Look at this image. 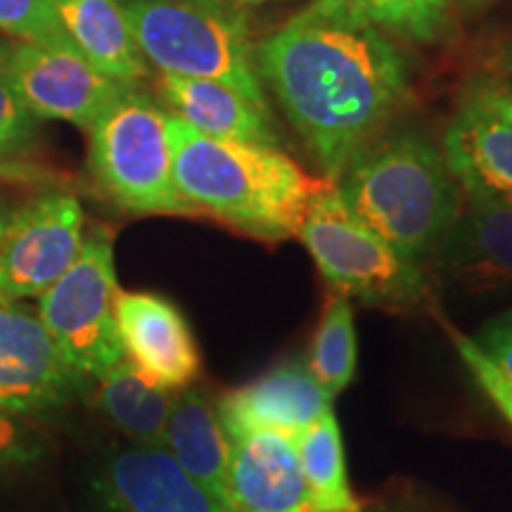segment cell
I'll list each match as a JSON object with an SVG mask.
<instances>
[{
	"instance_id": "30bf717a",
	"label": "cell",
	"mask_w": 512,
	"mask_h": 512,
	"mask_svg": "<svg viewBox=\"0 0 512 512\" xmlns=\"http://www.w3.org/2000/svg\"><path fill=\"white\" fill-rule=\"evenodd\" d=\"M5 76L38 119L88 128L133 83L112 79L76 48L22 43L10 48Z\"/></svg>"
},
{
	"instance_id": "ffe728a7",
	"label": "cell",
	"mask_w": 512,
	"mask_h": 512,
	"mask_svg": "<svg viewBox=\"0 0 512 512\" xmlns=\"http://www.w3.org/2000/svg\"><path fill=\"white\" fill-rule=\"evenodd\" d=\"M98 382V408L117 430L138 446L164 444L174 389L162 387L126 356Z\"/></svg>"
},
{
	"instance_id": "ba28073f",
	"label": "cell",
	"mask_w": 512,
	"mask_h": 512,
	"mask_svg": "<svg viewBox=\"0 0 512 512\" xmlns=\"http://www.w3.org/2000/svg\"><path fill=\"white\" fill-rule=\"evenodd\" d=\"M83 209L67 192H43L8 216L0 235V299H36L83 247Z\"/></svg>"
},
{
	"instance_id": "d6986e66",
	"label": "cell",
	"mask_w": 512,
	"mask_h": 512,
	"mask_svg": "<svg viewBox=\"0 0 512 512\" xmlns=\"http://www.w3.org/2000/svg\"><path fill=\"white\" fill-rule=\"evenodd\" d=\"M64 31L93 67L112 79L138 83L147 62L119 0H53Z\"/></svg>"
},
{
	"instance_id": "9a60e30c",
	"label": "cell",
	"mask_w": 512,
	"mask_h": 512,
	"mask_svg": "<svg viewBox=\"0 0 512 512\" xmlns=\"http://www.w3.org/2000/svg\"><path fill=\"white\" fill-rule=\"evenodd\" d=\"M332 399L335 396L316 380L309 363L290 358L245 387L228 392L216 406V415L226 437L252 430H275L297 437L332 408Z\"/></svg>"
},
{
	"instance_id": "7a4b0ae2",
	"label": "cell",
	"mask_w": 512,
	"mask_h": 512,
	"mask_svg": "<svg viewBox=\"0 0 512 512\" xmlns=\"http://www.w3.org/2000/svg\"><path fill=\"white\" fill-rule=\"evenodd\" d=\"M171 169L195 214H209L268 242L299 235L320 178L306 176L278 147L221 140L169 112Z\"/></svg>"
},
{
	"instance_id": "cb8c5ba5",
	"label": "cell",
	"mask_w": 512,
	"mask_h": 512,
	"mask_svg": "<svg viewBox=\"0 0 512 512\" xmlns=\"http://www.w3.org/2000/svg\"><path fill=\"white\" fill-rule=\"evenodd\" d=\"M46 451V437L31 415L0 406V484L34 470Z\"/></svg>"
},
{
	"instance_id": "3957f363",
	"label": "cell",
	"mask_w": 512,
	"mask_h": 512,
	"mask_svg": "<svg viewBox=\"0 0 512 512\" xmlns=\"http://www.w3.org/2000/svg\"><path fill=\"white\" fill-rule=\"evenodd\" d=\"M335 185L363 226L415 264L434 256L463 209L444 152L418 131L370 140Z\"/></svg>"
},
{
	"instance_id": "e575fe53",
	"label": "cell",
	"mask_w": 512,
	"mask_h": 512,
	"mask_svg": "<svg viewBox=\"0 0 512 512\" xmlns=\"http://www.w3.org/2000/svg\"><path fill=\"white\" fill-rule=\"evenodd\" d=\"M242 3H266V0H242Z\"/></svg>"
},
{
	"instance_id": "9c48e42d",
	"label": "cell",
	"mask_w": 512,
	"mask_h": 512,
	"mask_svg": "<svg viewBox=\"0 0 512 512\" xmlns=\"http://www.w3.org/2000/svg\"><path fill=\"white\" fill-rule=\"evenodd\" d=\"M83 512H235L207 494L162 446H119L95 460Z\"/></svg>"
},
{
	"instance_id": "5bb4252c",
	"label": "cell",
	"mask_w": 512,
	"mask_h": 512,
	"mask_svg": "<svg viewBox=\"0 0 512 512\" xmlns=\"http://www.w3.org/2000/svg\"><path fill=\"white\" fill-rule=\"evenodd\" d=\"M114 311L128 361L174 392L197 380L200 347L174 302L155 292H119Z\"/></svg>"
},
{
	"instance_id": "44dd1931",
	"label": "cell",
	"mask_w": 512,
	"mask_h": 512,
	"mask_svg": "<svg viewBox=\"0 0 512 512\" xmlns=\"http://www.w3.org/2000/svg\"><path fill=\"white\" fill-rule=\"evenodd\" d=\"M302 458L311 512H361V503L349 484L342 432L337 415L328 408L313 425L294 437Z\"/></svg>"
},
{
	"instance_id": "e0dca14e",
	"label": "cell",
	"mask_w": 512,
	"mask_h": 512,
	"mask_svg": "<svg viewBox=\"0 0 512 512\" xmlns=\"http://www.w3.org/2000/svg\"><path fill=\"white\" fill-rule=\"evenodd\" d=\"M157 88L162 100L171 107V114L188 121L192 128L207 136L247 145H280L273 114L259 110L254 102L226 83L162 74Z\"/></svg>"
},
{
	"instance_id": "f546056e",
	"label": "cell",
	"mask_w": 512,
	"mask_h": 512,
	"mask_svg": "<svg viewBox=\"0 0 512 512\" xmlns=\"http://www.w3.org/2000/svg\"><path fill=\"white\" fill-rule=\"evenodd\" d=\"M0 181L46 183L50 181V174L41 166L22 162V159H0Z\"/></svg>"
},
{
	"instance_id": "4dcf8cb0",
	"label": "cell",
	"mask_w": 512,
	"mask_h": 512,
	"mask_svg": "<svg viewBox=\"0 0 512 512\" xmlns=\"http://www.w3.org/2000/svg\"><path fill=\"white\" fill-rule=\"evenodd\" d=\"M496 0H458V5L467 12H479L484 8H489V5H494Z\"/></svg>"
},
{
	"instance_id": "1f68e13d",
	"label": "cell",
	"mask_w": 512,
	"mask_h": 512,
	"mask_svg": "<svg viewBox=\"0 0 512 512\" xmlns=\"http://www.w3.org/2000/svg\"><path fill=\"white\" fill-rule=\"evenodd\" d=\"M503 67H505V72L512 76V36H510V41L505 43V48H503Z\"/></svg>"
},
{
	"instance_id": "7402d4cb",
	"label": "cell",
	"mask_w": 512,
	"mask_h": 512,
	"mask_svg": "<svg viewBox=\"0 0 512 512\" xmlns=\"http://www.w3.org/2000/svg\"><path fill=\"white\" fill-rule=\"evenodd\" d=\"M356 351L354 311L347 294L332 292L325 299L309 354L311 373L330 396L344 392L354 380Z\"/></svg>"
},
{
	"instance_id": "ac0fdd59",
	"label": "cell",
	"mask_w": 512,
	"mask_h": 512,
	"mask_svg": "<svg viewBox=\"0 0 512 512\" xmlns=\"http://www.w3.org/2000/svg\"><path fill=\"white\" fill-rule=\"evenodd\" d=\"M162 448L207 494L233 510L228 486V439L219 415L202 389L185 387L176 394Z\"/></svg>"
},
{
	"instance_id": "603a6c76",
	"label": "cell",
	"mask_w": 512,
	"mask_h": 512,
	"mask_svg": "<svg viewBox=\"0 0 512 512\" xmlns=\"http://www.w3.org/2000/svg\"><path fill=\"white\" fill-rule=\"evenodd\" d=\"M0 31L22 43L76 48L57 17L53 0H0Z\"/></svg>"
},
{
	"instance_id": "83f0119b",
	"label": "cell",
	"mask_w": 512,
	"mask_h": 512,
	"mask_svg": "<svg viewBox=\"0 0 512 512\" xmlns=\"http://www.w3.org/2000/svg\"><path fill=\"white\" fill-rule=\"evenodd\" d=\"M354 3L380 27L394 29L399 34L415 38V41H422L420 24L408 0H354Z\"/></svg>"
},
{
	"instance_id": "277c9868",
	"label": "cell",
	"mask_w": 512,
	"mask_h": 512,
	"mask_svg": "<svg viewBox=\"0 0 512 512\" xmlns=\"http://www.w3.org/2000/svg\"><path fill=\"white\" fill-rule=\"evenodd\" d=\"M145 62L159 74L221 81L271 112L249 19L230 0H119Z\"/></svg>"
},
{
	"instance_id": "2e32d148",
	"label": "cell",
	"mask_w": 512,
	"mask_h": 512,
	"mask_svg": "<svg viewBox=\"0 0 512 512\" xmlns=\"http://www.w3.org/2000/svg\"><path fill=\"white\" fill-rule=\"evenodd\" d=\"M226 439L235 512H311V494L294 437L252 430Z\"/></svg>"
},
{
	"instance_id": "4fadbf2b",
	"label": "cell",
	"mask_w": 512,
	"mask_h": 512,
	"mask_svg": "<svg viewBox=\"0 0 512 512\" xmlns=\"http://www.w3.org/2000/svg\"><path fill=\"white\" fill-rule=\"evenodd\" d=\"M465 207L434 252L437 273L465 294L512 290V202L486 190H463Z\"/></svg>"
},
{
	"instance_id": "d4e9b609",
	"label": "cell",
	"mask_w": 512,
	"mask_h": 512,
	"mask_svg": "<svg viewBox=\"0 0 512 512\" xmlns=\"http://www.w3.org/2000/svg\"><path fill=\"white\" fill-rule=\"evenodd\" d=\"M38 119L0 72V159H17L38 138Z\"/></svg>"
},
{
	"instance_id": "6da1fadb",
	"label": "cell",
	"mask_w": 512,
	"mask_h": 512,
	"mask_svg": "<svg viewBox=\"0 0 512 512\" xmlns=\"http://www.w3.org/2000/svg\"><path fill=\"white\" fill-rule=\"evenodd\" d=\"M254 64L332 181L411 91L401 50L354 0H313L254 46Z\"/></svg>"
},
{
	"instance_id": "d6a6232c",
	"label": "cell",
	"mask_w": 512,
	"mask_h": 512,
	"mask_svg": "<svg viewBox=\"0 0 512 512\" xmlns=\"http://www.w3.org/2000/svg\"><path fill=\"white\" fill-rule=\"evenodd\" d=\"M10 48H12V43L5 41V38H0V72H3V69H5V62H8Z\"/></svg>"
},
{
	"instance_id": "5b68a950",
	"label": "cell",
	"mask_w": 512,
	"mask_h": 512,
	"mask_svg": "<svg viewBox=\"0 0 512 512\" xmlns=\"http://www.w3.org/2000/svg\"><path fill=\"white\" fill-rule=\"evenodd\" d=\"M166 117L133 83L93 121L88 164L100 190L131 214H195L176 190Z\"/></svg>"
},
{
	"instance_id": "4316f807",
	"label": "cell",
	"mask_w": 512,
	"mask_h": 512,
	"mask_svg": "<svg viewBox=\"0 0 512 512\" xmlns=\"http://www.w3.org/2000/svg\"><path fill=\"white\" fill-rule=\"evenodd\" d=\"M472 342L512 384V309L491 318Z\"/></svg>"
},
{
	"instance_id": "52a82bcc",
	"label": "cell",
	"mask_w": 512,
	"mask_h": 512,
	"mask_svg": "<svg viewBox=\"0 0 512 512\" xmlns=\"http://www.w3.org/2000/svg\"><path fill=\"white\" fill-rule=\"evenodd\" d=\"M117 271L112 235L93 230L72 266L41 294L38 318L69 368L83 380H100L124 358L117 328Z\"/></svg>"
},
{
	"instance_id": "836d02e7",
	"label": "cell",
	"mask_w": 512,
	"mask_h": 512,
	"mask_svg": "<svg viewBox=\"0 0 512 512\" xmlns=\"http://www.w3.org/2000/svg\"><path fill=\"white\" fill-rule=\"evenodd\" d=\"M5 221H8V216H5L3 209H0V235H3V230H5Z\"/></svg>"
},
{
	"instance_id": "f1b7e54d",
	"label": "cell",
	"mask_w": 512,
	"mask_h": 512,
	"mask_svg": "<svg viewBox=\"0 0 512 512\" xmlns=\"http://www.w3.org/2000/svg\"><path fill=\"white\" fill-rule=\"evenodd\" d=\"M420 24L422 41H434L448 27V0H408Z\"/></svg>"
},
{
	"instance_id": "7c38bea8",
	"label": "cell",
	"mask_w": 512,
	"mask_h": 512,
	"mask_svg": "<svg viewBox=\"0 0 512 512\" xmlns=\"http://www.w3.org/2000/svg\"><path fill=\"white\" fill-rule=\"evenodd\" d=\"M83 384L86 380L64 363L41 318L0 299V406L31 418L57 413Z\"/></svg>"
},
{
	"instance_id": "8992f818",
	"label": "cell",
	"mask_w": 512,
	"mask_h": 512,
	"mask_svg": "<svg viewBox=\"0 0 512 512\" xmlns=\"http://www.w3.org/2000/svg\"><path fill=\"white\" fill-rule=\"evenodd\" d=\"M299 238L323 278L342 294L394 309L425 299L427 283L420 264L363 226L344 204L332 178H320Z\"/></svg>"
},
{
	"instance_id": "8fae6325",
	"label": "cell",
	"mask_w": 512,
	"mask_h": 512,
	"mask_svg": "<svg viewBox=\"0 0 512 512\" xmlns=\"http://www.w3.org/2000/svg\"><path fill=\"white\" fill-rule=\"evenodd\" d=\"M448 171L463 190L512 192V86L479 76L465 88L444 133Z\"/></svg>"
},
{
	"instance_id": "484cf974",
	"label": "cell",
	"mask_w": 512,
	"mask_h": 512,
	"mask_svg": "<svg viewBox=\"0 0 512 512\" xmlns=\"http://www.w3.org/2000/svg\"><path fill=\"white\" fill-rule=\"evenodd\" d=\"M453 342H456V351L458 356L463 358L465 368L470 370L472 380L477 382V387L489 396V401L501 411L505 420L510 422L512 427V384L508 382L501 370H498L494 363L486 358L472 337L465 335H453Z\"/></svg>"
}]
</instances>
